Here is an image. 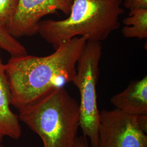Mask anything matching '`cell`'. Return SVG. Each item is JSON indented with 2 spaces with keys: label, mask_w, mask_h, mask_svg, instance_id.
Listing matches in <instances>:
<instances>
[{
  "label": "cell",
  "mask_w": 147,
  "mask_h": 147,
  "mask_svg": "<svg viewBox=\"0 0 147 147\" xmlns=\"http://www.w3.org/2000/svg\"><path fill=\"white\" fill-rule=\"evenodd\" d=\"M87 39L76 37L61 43L52 54L11 57L5 64L11 105L18 111L73 81L77 62Z\"/></svg>",
  "instance_id": "cell-1"
},
{
  "label": "cell",
  "mask_w": 147,
  "mask_h": 147,
  "mask_svg": "<svg viewBox=\"0 0 147 147\" xmlns=\"http://www.w3.org/2000/svg\"><path fill=\"white\" fill-rule=\"evenodd\" d=\"M123 0H73L68 17L39 24L38 33L55 49L74 37L101 42L120 27Z\"/></svg>",
  "instance_id": "cell-2"
},
{
  "label": "cell",
  "mask_w": 147,
  "mask_h": 147,
  "mask_svg": "<svg viewBox=\"0 0 147 147\" xmlns=\"http://www.w3.org/2000/svg\"><path fill=\"white\" fill-rule=\"evenodd\" d=\"M19 111V119L41 138L44 147H73L80 127V106L64 87Z\"/></svg>",
  "instance_id": "cell-3"
},
{
  "label": "cell",
  "mask_w": 147,
  "mask_h": 147,
  "mask_svg": "<svg viewBox=\"0 0 147 147\" xmlns=\"http://www.w3.org/2000/svg\"><path fill=\"white\" fill-rule=\"evenodd\" d=\"M102 56L101 42L87 41L76 65L73 82L80 94V127L90 147H98L100 111L97 104L96 86Z\"/></svg>",
  "instance_id": "cell-4"
},
{
  "label": "cell",
  "mask_w": 147,
  "mask_h": 147,
  "mask_svg": "<svg viewBox=\"0 0 147 147\" xmlns=\"http://www.w3.org/2000/svg\"><path fill=\"white\" fill-rule=\"evenodd\" d=\"M98 147H147V134L137 116L115 109L100 111Z\"/></svg>",
  "instance_id": "cell-5"
},
{
  "label": "cell",
  "mask_w": 147,
  "mask_h": 147,
  "mask_svg": "<svg viewBox=\"0 0 147 147\" xmlns=\"http://www.w3.org/2000/svg\"><path fill=\"white\" fill-rule=\"evenodd\" d=\"M73 0H19L18 9L8 33L16 39L38 33L39 24L45 16L62 11L68 16Z\"/></svg>",
  "instance_id": "cell-6"
},
{
  "label": "cell",
  "mask_w": 147,
  "mask_h": 147,
  "mask_svg": "<svg viewBox=\"0 0 147 147\" xmlns=\"http://www.w3.org/2000/svg\"><path fill=\"white\" fill-rule=\"evenodd\" d=\"M11 92L0 53V142L4 137L18 140L21 136L19 116L11 109Z\"/></svg>",
  "instance_id": "cell-7"
},
{
  "label": "cell",
  "mask_w": 147,
  "mask_h": 147,
  "mask_svg": "<svg viewBox=\"0 0 147 147\" xmlns=\"http://www.w3.org/2000/svg\"><path fill=\"white\" fill-rule=\"evenodd\" d=\"M111 103L126 113L139 116L147 115V76L131 81L125 89L114 95Z\"/></svg>",
  "instance_id": "cell-8"
},
{
  "label": "cell",
  "mask_w": 147,
  "mask_h": 147,
  "mask_svg": "<svg viewBox=\"0 0 147 147\" xmlns=\"http://www.w3.org/2000/svg\"><path fill=\"white\" fill-rule=\"evenodd\" d=\"M122 34L127 38L144 39L147 38V9L130 11L123 21Z\"/></svg>",
  "instance_id": "cell-9"
},
{
  "label": "cell",
  "mask_w": 147,
  "mask_h": 147,
  "mask_svg": "<svg viewBox=\"0 0 147 147\" xmlns=\"http://www.w3.org/2000/svg\"><path fill=\"white\" fill-rule=\"evenodd\" d=\"M0 49L8 53L11 57L27 54L26 49L24 45L1 26H0Z\"/></svg>",
  "instance_id": "cell-10"
},
{
  "label": "cell",
  "mask_w": 147,
  "mask_h": 147,
  "mask_svg": "<svg viewBox=\"0 0 147 147\" xmlns=\"http://www.w3.org/2000/svg\"><path fill=\"white\" fill-rule=\"evenodd\" d=\"M19 0H0V26L8 29L16 15Z\"/></svg>",
  "instance_id": "cell-11"
},
{
  "label": "cell",
  "mask_w": 147,
  "mask_h": 147,
  "mask_svg": "<svg viewBox=\"0 0 147 147\" xmlns=\"http://www.w3.org/2000/svg\"><path fill=\"white\" fill-rule=\"evenodd\" d=\"M123 5L130 11L147 9V0H125Z\"/></svg>",
  "instance_id": "cell-12"
},
{
  "label": "cell",
  "mask_w": 147,
  "mask_h": 147,
  "mask_svg": "<svg viewBox=\"0 0 147 147\" xmlns=\"http://www.w3.org/2000/svg\"><path fill=\"white\" fill-rule=\"evenodd\" d=\"M137 122L138 125L143 131L147 134V115L137 116Z\"/></svg>",
  "instance_id": "cell-13"
},
{
  "label": "cell",
  "mask_w": 147,
  "mask_h": 147,
  "mask_svg": "<svg viewBox=\"0 0 147 147\" xmlns=\"http://www.w3.org/2000/svg\"><path fill=\"white\" fill-rule=\"evenodd\" d=\"M86 137H77L73 147H91L87 143Z\"/></svg>",
  "instance_id": "cell-14"
},
{
  "label": "cell",
  "mask_w": 147,
  "mask_h": 147,
  "mask_svg": "<svg viewBox=\"0 0 147 147\" xmlns=\"http://www.w3.org/2000/svg\"><path fill=\"white\" fill-rule=\"evenodd\" d=\"M2 142H0V147H4L3 146V145L2 144V143H1Z\"/></svg>",
  "instance_id": "cell-15"
}]
</instances>
